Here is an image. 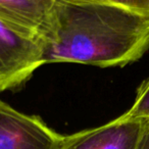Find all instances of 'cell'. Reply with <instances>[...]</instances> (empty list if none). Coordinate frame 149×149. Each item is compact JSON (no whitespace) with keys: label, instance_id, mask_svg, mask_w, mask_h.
<instances>
[{"label":"cell","instance_id":"7","mask_svg":"<svg viewBox=\"0 0 149 149\" xmlns=\"http://www.w3.org/2000/svg\"><path fill=\"white\" fill-rule=\"evenodd\" d=\"M105 1L139 11V13H149V0H105Z\"/></svg>","mask_w":149,"mask_h":149},{"label":"cell","instance_id":"4","mask_svg":"<svg viewBox=\"0 0 149 149\" xmlns=\"http://www.w3.org/2000/svg\"><path fill=\"white\" fill-rule=\"evenodd\" d=\"M148 118H126L66 136L61 149H137Z\"/></svg>","mask_w":149,"mask_h":149},{"label":"cell","instance_id":"2","mask_svg":"<svg viewBox=\"0 0 149 149\" xmlns=\"http://www.w3.org/2000/svg\"><path fill=\"white\" fill-rule=\"evenodd\" d=\"M42 41L0 19V92L19 87L43 65Z\"/></svg>","mask_w":149,"mask_h":149},{"label":"cell","instance_id":"3","mask_svg":"<svg viewBox=\"0 0 149 149\" xmlns=\"http://www.w3.org/2000/svg\"><path fill=\"white\" fill-rule=\"evenodd\" d=\"M66 136L0 100V149H61Z\"/></svg>","mask_w":149,"mask_h":149},{"label":"cell","instance_id":"6","mask_svg":"<svg viewBox=\"0 0 149 149\" xmlns=\"http://www.w3.org/2000/svg\"><path fill=\"white\" fill-rule=\"evenodd\" d=\"M123 116L126 118L149 120V78L138 88L134 103Z\"/></svg>","mask_w":149,"mask_h":149},{"label":"cell","instance_id":"5","mask_svg":"<svg viewBox=\"0 0 149 149\" xmlns=\"http://www.w3.org/2000/svg\"><path fill=\"white\" fill-rule=\"evenodd\" d=\"M55 0H0V19L42 40L51 30Z\"/></svg>","mask_w":149,"mask_h":149},{"label":"cell","instance_id":"1","mask_svg":"<svg viewBox=\"0 0 149 149\" xmlns=\"http://www.w3.org/2000/svg\"><path fill=\"white\" fill-rule=\"evenodd\" d=\"M149 48V13L105 0H55L43 63L109 68L138 60Z\"/></svg>","mask_w":149,"mask_h":149},{"label":"cell","instance_id":"8","mask_svg":"<svg viewBox=\"0 0 149 149\" xmlns=\"http://www.w3.org/2000/svg\"><path fill=\"white\" fill-rule=\"evenodd\" d=\"M137 149H149V123L142 133L140 140H139Z\"/></svg>","mask_w":149,"mask_h":149}]
</instances>
